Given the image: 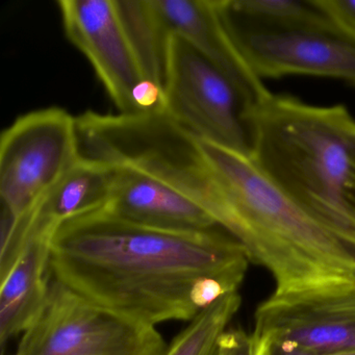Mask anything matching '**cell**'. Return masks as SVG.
Instances as JSON below:
<instances>
[{"instance_id": "cell-10", "label": "cell", "mask_w": 355, "mask_h": 355, "mask_svg": "<svg viewBox=\"0 0 355 355\" xmlns=\"http://www.w3.org/2000/svg\"><path fill=\"white\" fill-rule=\"evenodd\" d=\"M170 35L186 39L234 85L245 112L272 94L230 37L217 0H153Z\"/></svg>"}, {"instance_id": "cell-7", "label": "cell", "mask_w": 355, "mask_h": 355, "mask_svg": "<svg viewBox=\"0 0 355 355\" xmlns=\"http://www.w3.org/2000/svg\"><path fill=\"white\" fill-rule=\"evenodd\" d=\"M165 112L200 140L250 155L245 105L230 80L186 39L168 49Z\"/></svg>"}, {"instance_id": "cell-12", "label": "cell", "mask_w": 355, "mask_h": 355, "mask_svg": "<svg viewBox=\"0 0 355 355\" xmlns=\"http://www.w3.org/2000/svg\"><path fill=\"white\" fill-rule=\"evenodd\" d=\"M51 236H36L24 244L19 257L0 277V344L24 334L49 298Z\"/></svg>"}, {"instance_id": "cell-1", "label": "cell", "mask_w": 355, "mask_h": 355, "mask_svg": "<svg viewBox=\"0 0 355 355\" xmlns=\"http://www.w3.org/2000/svg\"><path fill=\"white\" fill-rule=\"evenodd\" d=\"M249 261L244 247L217 228L159 230L101 207L59 226L49 270L53 279L91 302L157 327L194 319L195 293L205 280L239 290Z\"/></svg>"}, {"instance_id": "cell-16", "label": "cell", "mask_w": 355, "mask_h": 355, "mask_svg": "<svg viewBox=\"0 0 355 355\" xmlns=\"http://www.w3.org/2000/svg\"><path fill=\"white\" fill-rule=\"evenodd\" d=\"M315 3L334 24L355 36V0H315Z\"/></svg>"}, {"instance_id": "cell-2", "label": "cell", "mask_w": 355, "mask_h": 355, "mask_svg": "<svg viewBox=\"0 0 355 355\" xmlns=\"http://www.w3.org/2000/svg\"><path fill=\"white\" fill-rule=\"evenodd\" d=\"M244 121L259 169L355 253V119L346 107L271 94Z\"/></svg>"}, {"instance_id": "cell-19", "label": "cell", "mask_w": 355, "mask_h": 355, "mask_svg": "<svg viewBox=\"0 0 355 355\" xmlns=\"http://www.w3.org/2000/svg\"><path fill=\"white\" fill-rule=\"evenodd\" d=\"M5 220H12V219H9V218H3V221H5ZM13 265H14V263H13ZM11 268H9V269H7V270H3V268L0 267V274L7 273V272L9 271V270L11 269Z\"/></svg>"}, {"instance_id": "cell-14", "label": "cell", "mask_w": 355, "mask_h": 355, "mask_svg": "<svg viewBox=\"0 0 355 355\" xmlns=\"http://www.w3.org/2000/svg\"><path fill=\"white\" fill-rule=\"evenodd\" d=\"M240 306V294L234 292L199 311L168 346L165 355H219L221 336Z\"/></svg>"}, {"instance_id": "cell-15", "label": "cell", "mask_w": 355, "mask_h": 355, "mask_svg": "<svg viewBox=\"0 0 355 355\" xmlns=\"http://www.w3.org/2000/svg\"><path fill=\"white\" fill-rule=\"evenodd\" d=\"M224 9L249 24L272 28L299 26L328 18L315 0H222Z\"/></svg>"}, {"instance_id": "cell-9", "label": "cell", "mask_w": 355, "mask_h": 355, "mask_svg": "<svg viewBox=\"0 0 355 355\" xmlns=\"http://www.w3.org/2000/svg\"><path fill=\"white\" fill-rule=\"evenodd\" d=\"M68 39L94 68L121 114H135L134 93L145 80L115 0H60Z\"/></svg>"}, {"instance_id": "cell-3", "label": "cell", "mask_w": 355, "mask_h": 355, "mask_svg": "<svg viewBox=\"0 0 355 355\" xmlns=\"http://www.w3.org/2000/svg\"><path fill=\"white\" fill-rule=\"evenodd\" d=\"M200 143L221 195L218 226L244 247L249 261L271 273L275 292L355 280V253L286 196L250 155Z\"/></svg>"}, {"instance_id": "cell-8", "label": "cell", "mask_w": 355, "mask_h": 355, "mask_svg": "<svg viewBox=\"0 0 355 355\" xmlns=\"http://www.w3.org/2000/svg\"><path fill=\"white\" fill-rule=\"evenodd\" d=\"M257 348L288 345L315 351L355 350V280L275 292L257 306Z\"/></svg>"}, {"instance_id": "cell-6", "label": "cell", "mask_w": 355, "mask_h": 355, "mask_svg": "<svg viewBox=\"0 0 355 355\" xmlns=\"http://www.w3.org/2000/svg\"><path fill=\"white\" fill-rule=\"evenodd\" d=\"M217 1L230 37L259 78L320 76L355 87V36L329 18L284 28L257 26Z\"/></svg>"}, {"instance_id": "cell-17", "label": "cell", "mask_w": 355, "mask_h": 355, "mask_svg": "<svg viewBox=\"0 0 355 355\" xmlns=\"http://www.w3.org/2000/svg\"><path fill=\"white\" fill-rule=\"evenodd\" d=\"M219 355H259L252 334L241 328L227 329L221 336Z\"/></svg>"}, {"instance_id": "cell-11", "label": "cell", "mask_w": 355, "mask_h": 355, "mask_svg": "<svg viewBox=\"0 0 355 355\" xmlns=\"http://www.w3.org/2000/svg\"><path fill=\"white\" fill-rule=\"evenodd\" d=\"M110 167L115 172L113 190L103 207L114 215L171 232H207L219 227L201 205L175 189L130 168Z\"/></svg>"}, {"instance_id": "cell-13", "label": "cell", "mask_w": 355, "mask_h": 355, "mask_svg": "<svg viewBox=\"0 0 355 355\" xmlns=\"http://www.w3.org/2000/svg\"><path fill=\"white\" fill-rule=\"evenodd\" d=\"M126 36L145 80L165 91L170 33L153 0H115Z\"/></svg>"}, {"instance_id": "cell-4", "label": "cell", "mask_w": 355, "mask_h": 355, "mask_svg": "<svg viewBox=\"0 0 355 355\" xmlns=\"http://www.w3.org/2000/svg\"><path fill=\"white\" fill-rule=\"evenodd\" d=\"M167 348L155 326L99 306L51 278L46 303L15 355H165Z\"/></svg>"}, {"instance_id": "cell-18", "label": "cell", "mask_w": 355, "mask_h": 355, "mask_svg": "<svg viewBox=\"0 0 355 355\" xmlns=\"http://www.w3.org/2000/svg\"><path fill=\"white\" fill-rule=\"evenodd\" d=\"M259 355H355V350L315 351L288 345L267 344L259 348Z\"/></svg>"}, {"instance_id": "cell-5", "label": "cell", "mask_w": 355, "mask_h": 355, "mask_svg": "<svg viewBox=\"0 0 355 355\" xmlns=\"http://www.w3.org/2000/svg\"><path fill=\"white\" fill-rule=\"evenodd\" d=\"M80 159L76 117L60 107L31 112L0 139V196L12 220L28 214Z\"/></svg>"}]
</instances>
